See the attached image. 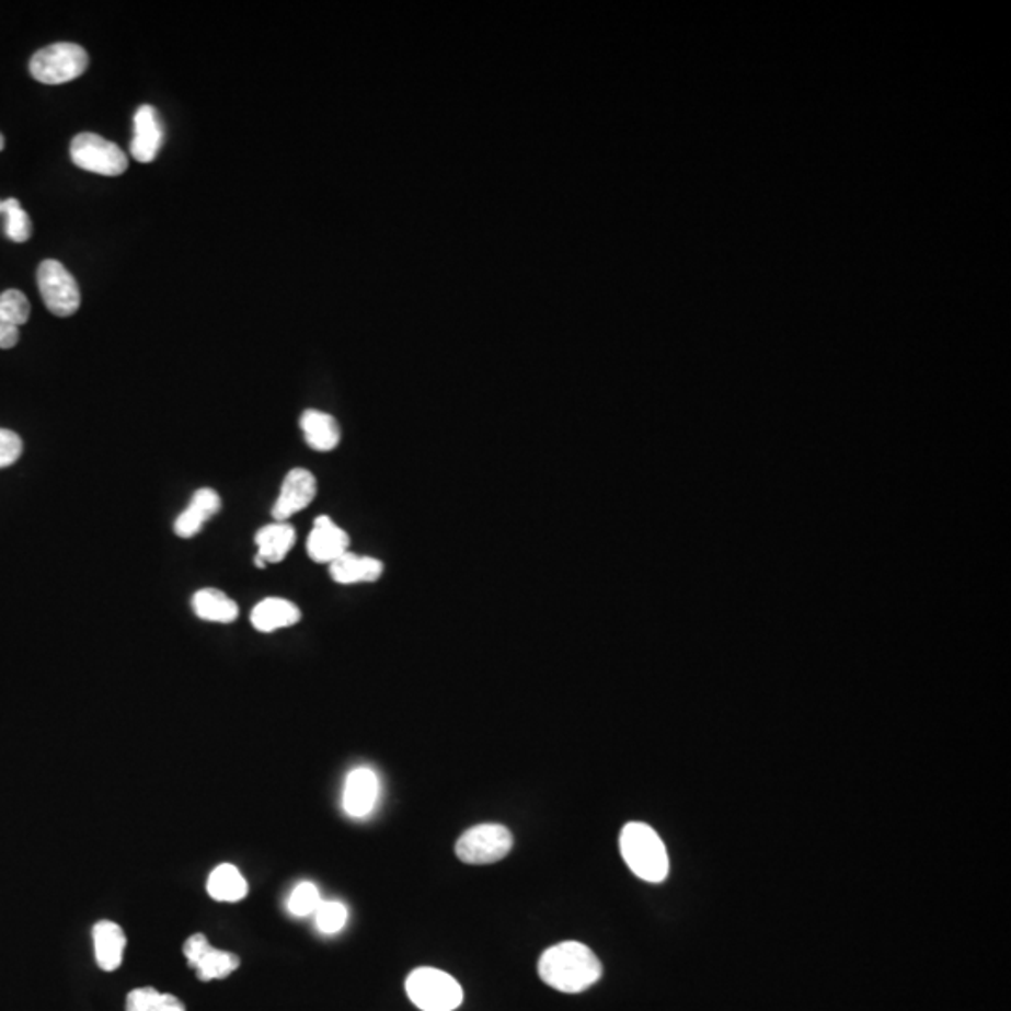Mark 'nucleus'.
I'll use <instances>...</instances> for the list:
<instances>
[{"instance_id":"obj_1","label":"nucleus","mask_w":1011,"mask_h":1011,"mask_svg":"<svg viewBox=\"0 0 1011 1011\" xmlns=\"http://www.w3.org/2000/svg\"><path fill=\"white\" fill-rule=\"evenodd\" d=\"M540 978L561 992H583L601 978V963L590 947L567 941L543 952L538 963Z\"/></svg>"},{"instance_id":"obj_2","label":"nucleus","mask_w":1011,"mask_h":1011,"mask_svg":"<svg viewBox=\"0 0 1011 1011\" xmlns=\"http://www.w3.org/2000/svg\"><path fill=\"white\" fill-rule=\"evenodd\" d=\"M620 852L633 875L646 883H662L669 875L664 841L644 823H630L622 828Z\"/></svg>"},{"instance_id":"obj_3","label":"nucleus","mask_w":1011,"mask_h":1011,"mask_svg":"<svg viewBox=\"0 0 1011 1011\" xmlns=\"http://www.w3.org/2000/svg\"><path fill=\"white\" fill-rule=\"evenodd\" d=\"M406 995L422 1011H453L463 1002V989L458 979L432 966H422L409 974Z\"/></svg>"},{"instance_id":"obj_4","label":"nucleus","mask_w":1011,"mask_h":1011,"mask_svg":"<svg viewBox=\"0 0 1011 1011\" xmlns=\"http://www.w3.org/2000/svg\"><path fill=\"white\" fill-rule=\"evenodd\" d=\"M28 68L38 83H70L81 78L89 68V55L78 44L60 42L34 53Z\"/></svg>"},{"instance_id":"obj_5","label":"nucleus","mask_w":1011,"mask_h":1011,"mask_svg":"<svg viewBox=\"0 0 1011 1011\" xmlns=\"http://www.w3.org/2000/svg\"><path fill=\"white\" fill-rule=\"evenodd\" d=\"M514 847L512 831L503 825H478L464 831L456 845L459 860L471 865L501 862Z\"/></svg>"},{"instance_id":"obj_6","label":"nucleus","mask_w":1011,"mask_h":1011,"mask_svg":"<svg viewBox=\"0 0 1011 1011\" xmlns=\"http://www.w3.org/2000/svg\"><path fill=\"white\" fill-rule=\"evenodd\" d=\"M71 161L89 173L118 176L128 169V156L115 142L97 134H79L70 147Z\"/></svg>"},{"instance_id":"obj_7","label":"nucleus","mask_w":1011,"mask_h":1011,"mask_svg":"<svg viewBox=\"0 0 1011 1011\" xmlns=\"http://www.w3.org/2000/svg\"><path fill=\"white\" fill-rule=\"evenodd\" d=\"M39 295L53 315L70 317L79 310V285L62 263L47 259L38 268Z\"/></svg>"},{"instance_id":"obj_8","label":"nucleus","mask_w":1011,"mask_h":1011,"mask_svg":"<svg viewBox=\"0 0 1011 1011\" xmlns=\"http://www.w3.org/2000/svg\"><path fill=\"white\" fill-rule=\"evenodd\" d=\"M184 955L189 966L197 970L200 981L227 978L240 966L239 955L212 947L205 933L192 934L184 942Z\"/></svg>"},{"instance_id":"obj_9","label":"nucleus","mask_w":1011,"mask_h":1011,"mask_svg":"<svg viewBox=\"0 0 1011 1011\" xmlns=\"http://www.w3.org/2000/svg\"><path fill=\"white\" fill-rule=\"evenodd\" d=\"M317 496V480L306 469H292L282 483V491L272 508L277 522H285L298 512L308 508Z\"/></svg>"},{"instance_id":"obj_10","label":"nucleus","mask_w":1011,"mask_h":1011,"mask_svg":"<svg viewBox=\"0 0 1011 1011\" xmlns=\"http://www.w3.org/2000/svg\"><path fill=\"white\" fill-rule=\"evenodd\" d=\"M379 799V778L371 768H356L348 773L343 789V809L348 817L364 818L374 812Z\"/></svg>"},{"instance_id":"obj_11","label":"nucleus","mask_w":1011,"mask_h":1011,"mask_svg":"<svg viewBox=\"0 0 1011 1011\" xmlns=\"http://www.w3.org/2000/svg\"><path fill=\"white\" fill-rule=\"evenodd\" d=\"M163 142V126L160 115L152 105H141L134 116V137H131V156L141 163H150L160 154Z\"/></svg>"},{"instance_id":"obj_12","label":"nucleus","mask_w":1011,"mask_h":1011,"mask_svg":"<svg viewBox=\"0 0 1011 1011\" xmlns=\"http://www.w3.org/2000/svg\"><path fill=\"white\" fill-rule=\"evenodd\" d=\"M351 540L345 530L340 529L330 517H317L315 525L308 538V554L317 564H332L342 554L347 553Z\"/></svg>"},{"instance_id":"obj_13","label":"nucleus","mask_w":1011,"mask_h":1011,"mask_svg":"<svg viewBox=\"0 0 1011 1011\" xmlns=\"http://www.w3.org/2000/svg\"><path fill=\"white\" fill-rule=\"evenodd\" d=\"M31 317V302L18 289L0 295V348H12L20 342V326Z\"/></svg>"},{"instance_id":"obj_14","label":"nucleus","mask_w":1011,"mask_h":1011,"mask_svg":"<svg viewBox=\"0 0 1011 1011\" xmlns=\"http://www.w3.org/2000/svg\"><path fill=\"white\" fill-rule=\"evenodd\" d=\"M92 941H94L96 963L102 970L113 973L123 965L126 934L118 923L111 920L97 921L92 928Z\"/></svg>"},{"instance_id":"obj_15","label":"nucleus","mask_w":1011,"mask_h":1011,"mask_svg":"<svg viewBox=\"0 0 1011 1011\" xmlns=\"http://www.w3.org/2000/svg\"><path fill=\"white\" fill-rule=\"evenodd\" d=\"M219 509H221V498L216 491L208 490V487L197 491L189 506L176 517L174 532L181 538H194L203 529V525L210 517L216 516Z\"/></svg>"},{"instance_id":"obj_16","label":"nucleus","mask_w":1011,"mask_h":1011,"mask_svg":"<svg viewBox=\"0 0 1011 1011\" xmlns=\"http://www.w3.org/2000/svg\"><path fill=\"white\" fill-rule=\"evenodd\" d=\"M330 575L335 583L340 585H356V583H375L379 581L380 575L384 572L382 562L377 561L374 556H360V554L347 553L342 554L337 561L329 564Z\"/></svg>"},{"instance_id":"obj_17","label":"nucleus","mask_w":1011,"mask_h":1011,"mask_svg":"<svg viewBox=\"0 0 1011 1011\" xmlns=\"http://www.w3.org/2000/svg\"><path fill=\"white\" fill-rule=\"evenodd\" d=\"M300 617V609L289 599L266 598L253 609L252 624L257 632L272 633L297 624Z\"/></svg>"},{"instance_id":"obj_18","label":"nucleus","mask_w":1011,"mask_h":1011,"mask_svg":"<svg viewBox=\"0 0 1011 1011\" xmlns=\"http://www.w3.org/2000/svg\"><path fill=\"white\" fill-rule=\"evenodd\" d=\"M303 438L315 451H332L342 440V432L334 416L321 411H306L300 418Z\"/></svg>"},{"instance_id":"obj_19","label":"nucleus","mask_w":1011,"mask_h":1011,"mask_svg":"<svg viewBox=\"0 0 1011 1011\" xmlns=\"http://www.w3.org/2000/svg\"><path fill=\"white\" fill-rule=\"evenodd\" d=\"M248 881L232 863H221L208 876L207 892L214 901H242L248 896Z\"/></svg>"},{"instance_id":"obj_20","label":"nucleus","mask_w":1011,"mask_h":1011,"mask_svg":"<svg viewBox=\"0 0 1011 1011\" xmlns=\"http://www.w3.org/2000/svg\"><path fill=\"white\" fill-rule=\"evenodd\" d=\"M194 611L200 620L207 622H218V624H229L239 619V606L232 601L227 594L221 593L218 588H203L195 593Z\"/></svg>"},{"instance_id":"obj_21","label":"nucleus","mask_w":1011,"mask_h":1011,"mask_svg":"<svg viewBox=\"0 0 1011 1011\" xmlns=\"http://www.w3.org/2000/svg\"><path fill=\"white\" fill-rule=\"evenodd\" d=\"M297 541V530L287 522H272L259 530L255 536L257 554L265 562H282L289 554Z\"/></svg>"},{"instance_id":"obj_22","label":"nucleus","mask_w":1011,"mask_h":1011,"mask_svg":"<svg viewBox=\"0 0 1011 1011\" xmlns=\"http://www.w3.org/2000/svg\"><path fill=\"white\" fill-rule=\"evenodd\" d=\"M0 214L7 219L8 239L12 240V242H18V244H23V242L31 239L33 223H31V218L25 212V208L21 207L20 200L13 199V197L2 200V212Z\"/></svg>"},{"instance_id":"obj_23","label":"nucleus","mask_w":1011,"mask_h":1011,"mask_svg":"<svg viewBox=\"0 0 1011 1011\" xmlns=\"http://www.w3.org/2000/svg\"><path fill=\"white\" fill-rule=\"evenodd\" d=\"M321 903V892H319L315 884L303 881L290 892L287 908H289L290 915L297 916V918H306V916L315 915Z\"/></svg>"},{"instance_id":"obj_24","label":"nucleus","mask_w":1011,"mask_h":1011,"mask_svg":"<svg viewBox=\"0 0 1011 1011\" xmlns=\"http://www.w3.org/2000/svg\"><path fill=\"white\" fill-rule=\"evenodd\" d=\"M347 920L348 910L342 901H322L317 908L315 923L321 933H340Z\"/></svg>"},{"instance_id":"obj_25","label":"nucleus","mask_w":1011,"mask_h":1011,"mask_svg":"<svg viewBox=\"0 0 1011 1011\" xmlns=\"http://www.w3.org/2000/svg\"><path fill=\"white\" fill-rule=\"evenodd\" d=\"M23 453V440L18 433L0 427V469L15 463Z\"/></svg>"},{"instance_id":"obj_26","label":"nucleus","mask_w":1011,"mask_h":1011,"mask_svg":"<svg viewBox=\"0 0 1011 1011\" xmlns=\"http://www.w3.org/2000/svg\"><path fill=\"white\" fill-rule=\"evenodd\" d=\"M160 991L154 987H139L129 992L126 999V1011H156L160 1002Z\"/></svg>"},{"instance_id":"obj_27","label":"nucleus","mask_w":1011,"mask_h":1011,"mask_svg":"<svg viewBox=\"0 0 1011 1011\" xmlns=\"http://www.w3.org/2000/svg\"><path fill=\"white\" fill-rule=\"evenodd\" d=\"M156 1011H186V1006L182 1004V1000L176 999L173 995L161 992L158 1010Z\"/></svg>"},{"instance_id":"obj_28","label":"nucleus","mask_w":1011,"mask_h":1011,"mask_svg":"<svg viewBox=\"0 0 1011 1011\" xmlns=\"http://www.w3.org/2000/svg\"><path fill=\"white\" fill-rule=\"evenodd\" d=\"M255 566H257V567H265V566H266V562L263 561V559H261V556H259V554H257V556H255Z\"/></svg>"},{"instance_id":"obj_29","label":"nucleus","mask_w":1011,"mask_h":1011,"mask_svg":"<svg viewBox=\"0 0 1011 1011\" xmlns=\"http://www.w3.org/2000/svg\"><path fill=\"white\" fill-rule=\"evenodd\" d=\"M4 145H7V142H4V136L0 134V150L4 149Z\"/></svg>"},{"instance_id":"obj_30","label":"nucleus","mask_w":1011,"mask_h":1011,"mask_svg":"<svg viewBox=\"0 0 1011 1011\" xmlns=\"http://www.w3.org/2000/svg\"><path fill=\"white\" fill-rule=\"evenodd\" d=\"M0 212H2V200H0Z\"/></svg>"}]
</instances>
